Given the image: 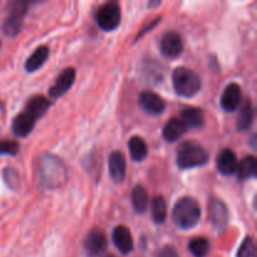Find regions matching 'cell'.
Masks as SVG:
<instances>
[{
  "mask_svg": "<svg viewBox=\"0 0 257 257\" xmlns=\"http://www.w3.org/2000/svg\"><path fill=\"white\" fill-rule=\"evenodd\" d=\"M38 176L40 183L47 188L60 187L68 178L67 168L62 160L49 153H44L38 160Z\"/></svg>",
  "mask_w": 257,
  "mask_h": 257,
  "instance_id": "1",
  "label": "cell"
},
{
  "mask_svg": "<svg viewBox=\"0 0 257 257\" xmlns=\"http://www.w3.org/2000/svg\"><path fill=\"white\" fill-rule=\"evenodd\" d=\"M201 218L200 203L192 197H182L172 211V220L181 230H191L197 226Z\"/></svg>",
  "mask_w": 257,
  "mask_h": 257,
  "instance_id": "2",
  "label": "cell"
},
{
  "mask_svg": "<svg viewBox=\"0 0 257 257\" xmlns=\"http://www.w3.org/2000/svg\"><path fill=\"white\" fill-rule=\"evenodd\" d=\"M208 162V153L205 148L196 142H185L180 146L177 152V166L181 170L201 167Z\"/></svg>",
  "mask_w": 257,
  "mask_h": 257,
  "instance_id": "3",
  "label": "cell"
},
{
  "mask_svg": "<svg viewBox=\"0 0 257 257\" xmlns=\"http://www.w3.org/2000/svg\"><path fill=\"white\" fill-rule=\"evenodd\" d=\"M172 83L175 92L180 97L191 98L201 89V79L197 73L188 68H176L172 74Z\"/></svg>",
  "mask_w": 257,
  "mask_h": 257,
  "instance_id": "4",
  "label": "cell"
},
{
  "mask_svg": "<svg viewBox=\"0 0 257 257\" xmlns=\"http://www.w3.org/2000/svg\"><path fill=\"white\" fill-rule=\"evenodd\" d=\"M120 18H122V14H120L119 4L109 2L98 8L97 14H95V22L102 30L112 32L119 27Z\"/></svg>",
  "mask_w": 257,
  "mask_h": 257,
  "instance_id": "5",
  "label": "cell"
},
{
  "mask_svg": "<svg viewBox=\"0 0 257 257\" xmlns=\"http://www.w3.org/2000/svg\"><path fill=\"white\" fill-rule=\"evenodd\" d=\"M28 13V3L13 2L10 3V15L3 24V32L8 37H15L19 34L23 25V19Z\"/></svg>",
  "mask_w": 257,
  "mask_h": 257,
  "instance_id": "6",
  "label": "cell"
},
{
  "mask_svg": "<svg viewBox=\"0 0 257 257\" xmlns=\"http://www.w3.org/2000/svg\"><path fill=\"white\" fill-rule=\"evenodd\" d=\"M160 49L161 53L168 59H175L180 57L183 50L182 38L177 32H173V30L165 33L161 38Z\"/></svg>",
  "mask_w": 257,
  "mask_h": 257,
  "instance_id": "7",
  "label": "cell"
},
{
  "mask_svg": "<svg viewBox=\"0 0 257 257\" xmlns=\"http://www.w3.org/2000/svg\"><path fill=\"white\" fill-rule=\"evenodd\" d=\"M84 251L89 257H97L102 255L107 248V237L100 230H93L85 237Z\"/></svg>",
  "mask_w": 257,
  "mask_h": 257,
  "instance_id": "8",
  "label": "cell"
},
{
  "mask_svg": "<svg viewBox=\"0 0 257 257\" xmlns=\"http://www.w3.org/2000/svg\"><path fill=\"white\" fill-rule=\"evenodd\" d=\"M75 79V70L74 68H65L62 70L59 75L55 79L54 84L49 88V95L52 98L62 97L64 93L70 89Z\"/></svg>",
  "mask_w": 257,
  "mask_h": 257,
  "instance_id": "9",
  "label": "cell"
},
{
  "mask_svg": "<svg viewBox=\"0 0 257 257\" xmlns=\"http://www.w3.org/2000/svg\"><path fill=\"white\" fill-rule=\"evenodd\" d=\"M138 102L146 112L153 115L162 114L166 109V103L163 98L156 93L150 92V90H145V92L141 93Z\"/></svg>",
  "mask_w": 257,
  "mask_h": 257,
  "instance_id": "10",
  "label": "cell"
},
{
  "mask_svg": "<svg viewBox=\"0 0 257 257\" xmlns=\"http://www.w3.org/2000/svg\"><path fill=\"white\" fill-rule=\"evenodd\" d=\"M108 168H109L110 178L114 182H123L125 178V172H127L125 156L120 151H113L108 158Z\"/></svg>",
  "mask_w": 257,
  "mask_h": 257,
  "instance_id": "11",
  "label": "cell"
},
{
  "mask_svg": "<svg viewBox=\"0 0 257 257\" xmlns=\"http://www.w3.org/2000/svg\"><path fill=\"white\" fill-rule=\"evenodd\" d=\"M210 217L216 230L223 231L228 225V210L225 203L218 198H212L210 202Z\"/></svg>",
  "mask_w": 257,
  "mask_h": 257,
  "instance_id": "12",
  "label": "cell"
},
{
  "mask_svg": "<svg viewBox=\"0 0 257 257\" xmlns=\"http://www.w3.org/2000/svg\"><path fill=\"white\" fill-rule=\"evenodd\" d=\"M237 157L230 148L221 151L220 155L216 158V167H217L218 172L223 176L235 175L236 170H237Z\"/></svg>",
  "mask_w": 257,
  "mask_h": 257,
  "instance_id": "13",
  "label": "cell"
},
{
  "mask_svg": "<svg viewBox=\"0 0 257 257\" xmlns=\"http://www.w3.org/2000/svg\"><path fill=\"white\" fill-rule=\"evenodd\" d=\"M241 102V88L236 83H231L221 95V107L226 112H235Z\"/></svg>",
  "mask_w": 257,
  "mask_h": 257,
  "instance_id": "14",
  "label": "cell"
},
{
  "mask_svg": "<svg viewBox=\"0 0 257 257\" xmlns=\"http://www.w3.org/2000/svg\"><path fill=\"white\" fill-rule=\"evenodd\" d=\"M113 242L114 246L120 251L122 253L127 255L133 251V237L132 233H131L130 228L125 227V226H117V227L113 230Z\"/></svg>",
  "mask_w": 257,
  "mask_h": 257,
  "instance_id": "15",
  "label": "cell"
},
{
  "mask_svg": "<svg viewBox=\"0 0 257 257\" xmlns=\"http://www.w3.org/2000/svg\"><path fill=\"white\" fill-rule=\"evenodd\" d=\"M50 102L47 98L43 97V95H35V97L30 98L29 102L27 103L24 112L37 122L39 118H42L48 112Z\"/></svg>",
  "mask_w": 257,
  "mask_h": 257,
  "instance_id": "16",
  "label": "cell"
},
{
  "mask_svg": "<svg viewBox=\"0 0 257 257\" xmlns=\"http://www.w3.org/2000/svg\"><path fill=\"white\" fill-rule=\"evenodd\" d=\"M187 130L188 128L186 127V124L182 120L178 119V118H172L163 127L162 136L167 142H176V141L180 140L187 132Z\"/></svg>",
  "mask_w": 257,
  "mask_h": 257,
  "instance_id": "17",
  "label": "cell"
},
{
  "mask_svg": "<svg viewBox=\"0 0 257 257\" xmlns=\"http://www.w3.org/2000/svg\"><path fill=\"white\" fill-rule=\"evenodd\" d=\"M181 120L187 128H201L205 123V113L201 108L187 107L181 112Z\"/></svg>",
  "mask_w": 257,
  "mask_h": 257,
  "instance_id": "18",
  "label": "cell"
},
{
  "mask_svg": "<svg viewBox=\"0 0 257 257\" xmlns=\"http://www.w3.org/2000/svg\"><path fill=\"white\" fill-rule=\"evenodd\" d=\"M49 58V48L45 47V45H42V47H38L37 49L33 52V54L30 55L29 58L25 62V70L27 72H35L39 68H42L43 65L45 64V62Z\"/></svg>",
  "mask_w": 257,
  "mask_h": 257,
  "instance_id": "19",
  "label": "cell"
},
{
  "mask_svg": "<svg viewBox=\"0 0 257 257\" xmlns=\"http://www.w3.org/2000/svg\"><path fill=\"white\" fill-rule=\"evenodd\" d=\"M34 125L35 120L32 117H29L27 113L23 112L14 118L12 128L14 135H17L18 137H27L32 133Z\"/></svg>",
  "mask_w": 257,
  "mask_h": 257,
  "instance_id": "20",
  "label": "cell"
},
{
  "mask_svg": "<svg viewBox=\"0 0 257 257\" xmlns=\"http://www.w3.org/2000/svg\"><path fill=\"white\" fill-rule=\"evenodd\" d=\"M257 171V161L253 156H247L243 158L241 162H238L237 170H236V175L240 181L250 180V178L256 177Z\"/></svg>",
  "mask_w": 257,
  "mask_h": 257,
  "instance_id": "21",
  "label": "cell"
},
{
  "mask_svg": "<svg viewBox=\"0 0 257 257\" xmlns=\"http://www.w3.org/2000/svg\"><path fill=\"white\" fill-rule=\"evenodd\" d=\"M128 148H130V155L135 162H142L148 155L147 143L145 142L142 137L135 136L128 142Z\"/></svg>",
  "mask_w": 257,
  "mask_h": 257,
  "instance_id": "22",
  "label": "cell"
},
{
  "mask_svg": "<svg viewBox=\"0 0 257 257\" xmlns=\"http://www.w3.org/2000/svg\"><path fill=\"white\" fill-rule=\"evenodd\" d=\"M253 120V108L252 104H251L250 100H245L241 107L240 112H238V118H237V124H236V128H237L240 132H245L248 128L251 127Z\"/></svg>",
  "mask_w": 257,
  "mask_h": 257,
  "instance_id": "23",
  "label": "cell"
},
{
  "mask_svg": "<svg viewBox=\"0 0 257 257\" xmlns=\"http://www.w3.org/2000/svg\"><path fill=\"white\" fill-rule=\"evenodd\" d=\"M132 205L137 213H143L148 206V193L143 186L138 185L133 188Z\"/></svg>",
  "mask_w": 257,
  "mask_h": 257,
  "instance_id": "24",
  "label": "cell"
},
{
  "mask_svg": "<svg viewBox=\"0 0 257 257\" xmlns=\"http://www.w3.org/2000/svg\"><path fill=\"white\" fill-rule=\"evenodd\" d=\"M167 216V205L163 196L158 195L152 201V218L156 223L161 225L166 221Z\"/></svg>",
  "mask_w": 257,
  "mask_h": 257,
  "instance_id": "25",
  "label": "cell"
},
{
  "mask_svg": "<svg viewBox=\"0 0 257 257\" xmlns=\"http://www.w3.org/2000/svg\"><path fill=\"white\" fill-rule=\"evenodd\" d=\"M188 250L195 257H206L210 252V241L206 237H195L188 243Z\"/></svg>",
  "mask_w": 257,
  "mask_h": 257,
  "instance_id": "26",
  "label": "cell"
},
{
  "mask_svg": "<svg viewBox=\"0 0 257 257\" xmlns=\"http://www.w3.org/2000/svg\"><path fill=\"white\" fill-rule=\"evenodd\" d=\"M3 177H4L5 185L13 191L19 190L20 187V178L19 173L17 172V170H14L13 167H7L3 171Z\"/></svg>",
  "mask_w": 257,
  "mask_h": 257,
  "instance_id": "27",
  "label": "cell"
},
{
  "mask_svg": "<svg viewBox=\"0 0 257 257\" xmlns=\"http://www.w3.org/2000/svg\"><path fill=\"white\" fill-rule=\"evenodd\" d=\"M236 257H257L256 245L252 237H246L241 243Z\"/></svg>",
  "mask_w": 257,
  "mask_h": 257,
  "instance_id": "28",
  "label": "cell"
},
{
  "mask_svg": "<svg viewBox=\"0 0 257 257\" xmlns=\"http://www.w3.org/2000/svg\"><path fill=\"white\" fill-rule=\"evenodd\" d=\"M19 148L17 141H0V156H15L19 153Z\"/></svg>",
  "mask_w": 257,
  "mask_h": 257,
  "instance_id": "29",
  "label": "cell"
},
{
  "mask_svg": "<svg viewBox=\"0 0 257 257\" xmlns=\"http://www.w3.org/2000/svg\"><path fill=\"white\" fill-rule=\"evenodd\" d=\"M158 257H180V255L173 246H165L161 248Z\"/></svg>",
  "mask_w": 257,
  "mask_h": 257,
  "instance_id": "30",
  "label": "cell"
},
{
  "mask_svg": "<svg viewBox=\"0 0 257 257\" xmlns=\"http://www.w3.org/2000/svg\"><path fill=\"white\" fill-rule=\"evenodd\" d=\"M160 19H161V18H157V19H155V20H153V22L151 23V24H148L147 27H145V28H143V29H142V32H141L140 34L137 35V38H136V40H137V39H140L141 37H143V35H145L146 33H147V32H150L151 29H153V28H155L156 25H157L158 23H160Z\"/></svg>",
  "mask_w": 257,
  "mask_h": 257,
  "instance_id": "31",
  "label": "cell"
},
{
  "mask_svg": "<svg viewBox=\"0 0 257 257\" xmlns=\"http://www.w3.org/2000/svg\"><path fill=\"white\" fill-rule=\"evenodd\" d=\"M102 257H115L114 255H110V253H107V255H104V256H102Z\"/></svg>",
  "mask_w": 257,
  "mask_h": 257,
  "instance_id": "32",
  "label": "cell"
},
{
  "mask_svg": "<svg viewBox=\"0 0 257 257\" xmlns=\"http://www.w3.org/2000/svg\"><path fill=\"white\" fill-rule=\"evenodd\" d=\"M0 47H2V42H0Z\"/></svg>",
  "mask_w": 257,
  "mask_h": 257,
  "instance_id": "33",
  "label": "cell"
}]
</instances>
